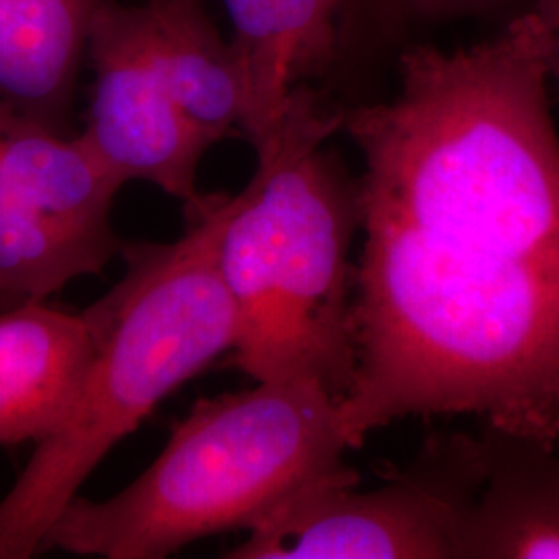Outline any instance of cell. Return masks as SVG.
I'll return each mask as SVG.
<instances>
[{
  "label": "cell",
  "mask_w": 559,
  "mask_h": 559,
  "mask_svg": "<svg viewBox=\"0 0 559 559\" xmlns=\"http://www.w3.org/2000/svg\"><path fill=\"white\" fill-rule=\"evenodd\" d=\"M20 302H25V300H17L15 297H11V295L0 290V311H7V309H11V307H15Z\"/></svg>",
  "instance_id": "obj_15"
},
{
  "label": "cell",
  "mask_w": 559,
  "mask_h": 559,
  "mask_svg": "<svg viewBox=\"0 0 559 559\" xmlns=\"http://www.w3.org/2000/svg\"><path fill=\"white\" fill-rule=\"evenodd\" d=\"M344 110L297 83L235 195L221 272L237 311L233 365L253 381L313 383L342 400L357 371L359 180L328 147Z\"/></svg>",
  "instance_id": "obj_2"
},
{
  "label": "cell",
  "mask_w": 559,
  "mask_h": 559,
  "mask_svg": "<svg viewBox=\"0 0 559 559\" xmlns=\"http://www.w3.org/2000/svg\"><path fill=\"white\" fill-rule=\"evenodd\" d=\"M323 52L336 57L340 20L346 0H280Z\"/></svg>",
  "instance_id": "obj_13"
},
{
  "label": "cell",
  "mask_w": 559,
  "mask_h": 559,
  "mask_svg": "<svg viewBox=\"0 0 559 559\" xmlns=\"http://www.w3.org/2000/svg\"><path fill=\"white\" fill-rule=\"evenodd\" d=\"M485 477L460 559H559V445L480 423Z\"/></svg>",
  "instance_id": "obj_9"
},
{
  "label": "cell",
  "mask_w": 559,
  "mask_h": 559,
  "mask_svg": "<svg viewBox=\"0 0 559 559\" xmlns=\"http://www.w3.org/2000/svg\"><path fill=\"white\" fill-rule=\"evenodd\" d=\"M376 17L392 23L454 20L487 11L501 0H362Z\"/></svg>",
  "instance_id": "obj_12"
},
{
  "label": "cell",
  "mask_w": 559,
  "mask_h": 559,
  "mask_svg": "<svg viewBox=\"0 0 559 559\" xmlns=\"http://www.w3.org/2000/svg\"><path fill=\"white\" fill-rule=\"evenodd\" d=\"M108 0H0V100L69 133L90 29Z\"/></svg>",
  "instance_id": "obj_10"
},
{
  "label": "cell",
  "mask_w": 559,
  "mask_h": 559,
  "mask_svg": "<svg viewBox=\"0 0 559 559\" xmlns=\"http://www.w3.org/2000/svg\"><path fill=\"white\" fill-rule=\"evenodd\" d=\"M390 100L344 110L359 150L350 450L411 417L559 440V135L531 7L468 48L400 55Z\"/></svg>",
  "instance_id": "obj_1"
},
{
  "label": "cell",
  "mask_w": 559,
  "mask_h": 559,
  "mask_svg": "<svg viewBox=\"0 0 559 559\" xmlns=\"http://www.w3.org/2000/svg\"><path fill=\"white\" fill-rule=\"evenodd\" d=\"M233 201L228 193H201L185 205L179 239L122 242L124 274L96 300L100 336L80 394L0 501V559L41 551L110 450L185 381L235 350L237 311L221 272Z\"/></svg>",
  "instance_id": "obj_3"
},
{
  "label": "cell",
  "mask_w": 559,
  "mask_h": 559,
  "mask_svg": "<svg viewBox=\"0 0 559 559\" xmlns=\"http://www.w3.org/2000/svg\"><path fill=\"white\" fill-rule=\"evenodd\" d=\"M483 477L479 433H431L380 485H320L247 531L222 558L460 559Z\"/></svg>",
  "instance_id": "obj_5"
},
{
  "label": "cell",
  "mask_w": 559,
  "mask_h": 559,
  "mask_svg": "<svg viewBox=\"0 0 559 559\" xmlns=\"http://www.w3.org/2000/svg\"><path fill=\"white\" fill-rule=\"evenodd\" d=\"M90 119L81 133L117 179L145 180L182 205L200 198L212 143L187 119L164 75L143 4L108 0L90 29Z\"/></svg>",
  "instance_id": "obj_7"
},
{
  "label": "cell",
  "mask_w": 559,
  "mask_h": 559,
  "mask_svg": "<svg viewBox=\"0 0 559 559\" xmlns=\"http://www.w3.org/2000/svg\"><path fill=\"white\" fill-rule=\"evenodd\" d=\"M164 75L182 112L212 145L245 138L251 98L233 41L221 36L205 0H145Z\"/></svg>",
  "instance_id": "obj_11"
},
{
  "label": "cell",
  "mask_w": 559,
  "mask_h": 559,
  "mask_svg": "<svg viewBox=\"0 0 559 559\" xmlns=\"http://www.w3.org/2000/svg\"><path fill=\"white\" fill-rule=\"evenodd\" d=\"M558 445H559V440H558Z\"/></svg>",
  "instance_id": "obj_16"
},
{
  "label": "cell",
  "mask_w": 559,
  "mask_h": 559,
  "mask_svg": "<svg viewBox=\"0 0 559 559\" xmlns=\"http://www.w3.org/2000/svg\"><path fill=\"white\" fill-rule=\"evenodd\" d=\"M122 187L83 135L0 100V290L48 300L102 274L122 249L112 226Z\"/></svg>",
  "instance_id": "obj_6"
},
{
  "label": "cell",
  "mask_w": 559,
  "mask_h": 559,
  "mask_svg": "<svg viewBox=\"0 0 559 559\" xmlns=\"http://www.w3.org/2000/svg\"><path fill=\"white\" fill-rule=\"evenodd\" d=\"M200 399L160 456L108 500L75 498L44 549L102 559H164L228 531H251L302 493L359 479L340 400L313 383L253 381Z\"/></svg>",
  "instance_id": "obj_4"
},
{
  "label": "cell",
  "mask_w": 559,
  "mask_h": 559,
  "mask_svg": "<svg viewBox=\"0 0 559 559\" xmlns=\"http://www.w3.org/2000/svg\"><path fill=\"white\" fill-rule=\"evenodd\" d=\"M533 9L539 13L547 34L549 75L559 85V0H535Z\"/></svg>",
  "instance_id": "obj_14"
},
{
  "label": "cell",
  "mask_w": 559,
  "mask_h": 559,
  "mask_svg": "<svg viewBox=\"0 0 559 559\" xmlns=\"http://www.w3.org/2000/svg\"><path fill=\"white\" fill-rule=\"evenodd\" d=\"M98 302L81 313L46 300L0 311V445L52 436L80 394L96 350Z\"/></svg>",
  "instance_id": "obj_8"
}]
</instances>
